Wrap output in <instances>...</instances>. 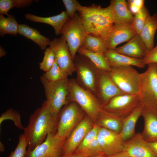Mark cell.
Masks as SVG:
<instances>
[{
	"instance_id": "obj_26",
	"label": "cell",
	"mask_w": 157,
	"mask_h": 157,
	"mask_svg": "<svg viewBox=\"0 0 157 157\" xmlns=\"http://www.w3.org/2000/svg\"><path fill=\"white\" fill-rule=\"evenodd\" d=\"M18 32L34 42L42 50H45L51 41L49 39L42 35L38 30L26 24H19Z\"/></svg>"
},
{
	"instance_id": "obj_34",
	"label": "cell",
	"mask_w": 157,
	"mask_h": 157,
	"mask_svg": "<svg viewBox=\"0 0 157 157\" xmlns=\"http://www.w3.org/2000/svg\"><path fill=\"white\" fill-rule=\"evenodd\" d=\"M42 61L39 63L40 69L46 72L49 71L53 65L55 59L54 53L50 47L46 48L44 52Z\"/></svg>"
},
{
	"instance_id": "obj_28",
	"label": "cell",
	"mask_w": 157,
	"mask_h": 157,
	"mask_svg": "<svg viewBox=\"0 0 157 157\" xmlns=\"http://www.w3.org/2000/svg\"><path fill=\"white\" fill-rule=\"evenodd\" d=\"M19 24L17 21L14 15L9 14L7 17L0 15V35L3 37L7 34L16 36L18 34Z\"/></svg>"
},
{
	"instance_id": "obj_46",
	"label": "cell",
	"mask_w": 157,
	"mask_h": 157,
	"mask_svg": "<svg viewBox=\"0 0 157 157\" xmlns=\"http://www.w3.org/2000/svg\"><path fill=\"white\" fill-rule=\"evenodd\" d=\"M109 156L106 154L104 152L100 154L89 157H108Z\"/></svg>"
},
{
	"instance_id": "obj_2",
	"label": "cell",
	"mask_w": 157,
	"mask_h": 157,
	"mask_svg": "<svg viewBox=\"0 0 157 157\" xmlns=\"http://www.w3.org/2000/svg\"><path fill=\"white\" fill-rule=\"evenodd\" d=\"M77 12L87 34L106 39L112 31L115 23L110 5L104 8L94 4L81 6Z\"/></svg>"
},
{
	"instance_id": "obj_33",
	"label": "cell",
	"mask_w": 157,
	"mask_h": 157,
	"mask_svg": "<svg viewBox=\"0 0 157 157\" xmlns=\"http://www.w3.org/2000/svg\"><path fill=\"white\" fill-rule=\"evenodd\" d=\"M7 119L12 120L17 128L24 130V127L21 122L20 115L17 111L11 108L2 113L0 117V126L3 121Z\"/></svg>"
},
{
	"instance_id": "obj_15",
	"label": "cell",
	"mask_w": 157,
	"mask_h": 157,
	"mask_svg": "<svg viewBox=\"0 0 157 157\" xmlns=\"http://www.w3.org/2000/svg\"><path fill=\"white\" fill-rule=\"evenodd\" d=\"M97 139L103 152L108 156L123 150L124 142L119 133L100 127Z\"/></svg>"
},
{
	"instance_id": "obj_42",
	"label": "cell",
	"mask_w": 157,
	"mask_h": 157,
	"mask_svg": "<svg viewBox=\"0 0 157 157\" xmlns=\"http://www.w3.org/2000/svg\"><path fill=\"white\" fill-rule=\"evenodd\" d=\"M147 143L149 147L157 157V141L153 142H147Z\"/></svg>"
},
{
	"instance_id": "obj_11",
	"label": "cell",
	"mask_w": 157,
	"mask_h": 157,
	"mask_svg": "<svg viewBox=\"0 0 157 157\" xmlns=\"http://www.w3.org/2000/svg\"><path fill=\"white\" fill-rule=\"evenodd\" d=\"M65 140L56 134H49L42 144L32 150H27L24 157H61Z\"/></svg>"
},
{
	"instance_id": "obj_7",
	"label": "cell",
	"mask_w": 157,
	"mask_h": 157,
	"mask_svg": "<svg viewBox=\"0 0 157 157\" xmlns=\"http://www.w3.org/2000/svg\"><path fill=\"white\" fill-rule=\"evenodd\" d=\"M65 106L60 113L56 135L66 139L86 114L75 102H70Z\"/></svg>"
},
{
	"instance_id": "obj_23",
	"label": "cell",
	"mask_w": 157,
	"mask_h": 157,
	"mask_svg": "<svg viewBox=\"0 0 157 157\" xmlns=\"http://www.w3.org/2000/svg\"><path fill=\"white\" fill-rule=\"evenodd\" d=\"M123 119L101 108L95 123L100 127L119 133L122 128Z\"/></svg>"
},
{
	"instance_id": "obj_29",
	"label": "cell",
	"mask_w": 157,
	"mask_h": 157,
	"mask_svg": "<svg viewBox=\"0 0 157 157\" xmlns=\"http://www.w3.org/2000/svg\"><path fill=\"white\" fill-rule=\"evenodd\" d=\"M82 47L94 53H104L107 50L106 39L88 34Z\"/></svg>"
},
{
	"instance_id": "obj_40",
	"label": "cell",
	"mask_w": 157,
	"mask_h": 157,
	"mask_svg": "<svg viewBox=\"0 0 157 157\" xmlns=\"http://www.w3.org/2000/svg\"><path fill=\"white\" fill-rule=\"evenodd\" d=\"M14 7L13 0H0V15L8 16V12Z\"/></svg>"
},
{
	"instance_id": "obj_27",
	"label": "cell",
	"mask_w": 157,
	"mask_h": 157,
	"mask_svg": "<svg viewBox=\"0 0 157 157\" xmlns=\"http://www.w3.org/2000/svg\"><path fill=\"white\" fill-rule=\"evenodd\" d=\"M77 52L88 58L97 69L110 72L111 69L109 63L103 53H94L82 47L78 49Z\"/></svg>"
},
{
	"instance_id": "obj_12",
	"label": "cell",
	"mask_w": 157,
	"mask_h": 157,
	"mask_svg": "<svg viewBox=\"0 0 157 157\" xmlns=\"http://www.w3.org/2000/svg\"><path fill=\"white\" fill-rule=\"evenodd\" d=\"M49 47L53 51L55 60L61 69L68 76L75 72L74 64L66 40L62 35L51 41Z\"/></svg>"
},
{
	"instance_id": "obj_10",
	"label": "cell",
	"mask_w": 157,
	"mask_h": 157,
	"mask_svg": "<svg viewBox=\"0 0 157 157\" xmlns=\"http://www.w3.org/2000/svg\"><path fill=\"white\" fill-rule=\"evenodd\" d=\"M74 62L77 82L95 96L97 68L88 58L80 54L76 56Z\"/></svg>"
},
{
	"instance_id": "obj_43",
	"label": "cell",
	"mask_w": 157,
	"mask_h": 157,
	"mask_svg": "<svg viewBox=\"0 0 157 157\" xmlns=\"http://www.w3.org/2000/svg\"><path fill=\"white\" fill-rule=\"evenodd\" d=\"M108 157H129L125 155L122 151L110 156Z\"/></svg>"
},
{
	"instance_id": "obj_18",
	"label": "cell",
	"mask_w": 157,
	"mask_h": 157,
	"mask_svg": "<svg viewBox=\"0 0 157 157\" xmlns=\"http://www.w3.org/2000/svg\"><path fill=\"white\" fill-rule=\"evenodd\" d=\"M141 116L144 121L142 138L147 142H157V109L143 107Z\"/></svg>"
},
{
	"instance_id": "obj_13",
	"label": "cell",
	"mask_w": 157,
	"mask_h": 157,
	"mask_svg": "<svg viewBox=\"0 0 157 157\" xmlns=\"http://www.w3.org/2000/svg\"><path fill=\"white\" fill-rule=\"evenodd\" d=\"M95 96L101 106L114 97L123 93L117 87L108 72L97 69Z\"/></svg>"
},
{
	"instance_id": "obj_22",
	"label": "cell",
	"mask_w": 157,
	"mask_h": 157,
	"mask_svg": "<svg viewBox=\"0 0 157 157\" xmlns=\"http://www.w3.org/2000/svg\"><path fill=\"white\" fill-rule=\"evenodd\" d=\"M112 10L115 24L131 23L133 16L129 10L125 0H112L110 4Z\"/></svg>"
},
{
	"instance_id": "obj_44",
	"label": "cell",
	"mask_w": 157,
	"mask_h": 157,
	"mask_svg": "<svg viewBox=\"0 0 157 157\" xmlns=\"http://www.w3.org/2000/svg\"><path fill=\"white\" fill-rule=\"evenodd\" d=\"M61 157H83L77 154L74 152L73 153L65 156H62Z\"/></svg>"
},
{
	"instance_id": "obj_17",
	"label": "cell",
	"mask_w": 157,
	"mask_h": 157,
	"mask_svg": "<svg viewBox=\"0 0 157 157\" xmlns=\"http://www.w3.org/2000/svg\"><path fill=\"white\" fill-rule=\"evenodd\" d=\"M137 34L132 23L115 24L106 39L107 49L114 50L122 43L128 42Z\"/></svg>"
},
{
	"instance_id": "obj_39",
	"label": "cell",
	"mask_w": 157,
	"mask_h": 157,
	"mask_svg": "<svg viewBox=\"0 0 157 157\" xmlns=\"http://www.w3.org/2000/svg\"><path fill=\"white\" fill-rule=\"evenodd\" d=\"M142 60L145 65L152 63H157V44L147 52Z\"/></svg>"
},
{
	"instance_id": "obj_21",
	"label": "cell",
	"mask_w": 157,
	"mask_h": 157,
	"mask_svg": "<svg viewBox=\"0 0 157 157\" xmlns=\"http://www.w3.org/2000/svg\"><path fill=\"white\" fill-rule=\"evenodd\" d=\"M103 53L111 67L131 66L143 68L145 65L142 59L130 57L119 53L115 50L107 49Z\"/></svg>"
},
{
	"instance_id": "obj_8",
	"label": "cell",
	"mask_w": 157,
	"mask_h": 157,
	"mask_svg": "<svg viewBox=\"0 0 157 157\" xmlns=\"http://www.w3.org/2000/svg\"><path fill=\"white\" fill-rule=\"evenodd\" d=\"M61 34L65 39L74 61L79 48L82 46L86 34L83 24L76 13L64 25Z\"/></svg>"
},
{
	"instance_id": "obj_36",
	"label": "cell",
	"mask_w": 157,
	"mask_h": 157,
	"mask_svg": "<svg viewBox=\"0 0 157 157\" xmlns=\"http://www.w3.org/2000/svg\"><path fill=\"white\" fill-rule=\"evenodd\" d=\"M27 148L25 137L24 134H22L19 136V142L15 149L7 157H24Z\"/></svg>"
},
{
	"instance_id": "obj_6",
	"label": "cell",
	"mask_w": 157,
	"mask_h": 157,
	"mask_svg": "<svg viewBox=\"0 0 157 157\" xmlns=\"http://www.w3.org/2000/svg\"><path fill=\"white\" fill-rule=\"evenodd\" d=\"M68 78L55 82H50L41 76L40 81L44 88L46 100L53 111L60 113L62 108L70 102Z\"/></svg>"
},
{
	"instance_id": "obj_31",
	"label": "cell",
	"mask_w": 157,
	"mask_h": 157,
	"mask_svg": "<svg viewBox=\"0 0 157 157\" xmlns=\"http://www.w3.org/2000/svg\"><path fill=\"white\" fill-rule=\"evenodd\" d=\"M149 15L148 10L144 5L133 16L132 24L137 34H140Z\"/></svg>"
},
{
	"instance_id": "obj_38",
	"label": "cell",
	"mask_w": 157,
	"mask_h": 157,
	"mask_svg": "<svg viewBox=\"0 0 157 157\" xmlns=\"http://www.w3.org/2000/svg\"><path fill=\"white\" fill-rule=\"evenodd\" d=\"M127 2L128 8L133 15L138 13L144 6V0H129Z\"/></svg>"
},
{
	"instance_id": "obj_4",
	"label": "cell",
	"mask_w": 157,
	"mask_h": 157,
	"mask_svg": "<svg viewBox=\"0 0 157 157\" xmlns=\"http://www.w3.org/2000/svg\"><path fill=\"white\" fill-rule=\"evenodd\" d=\"M147 65V69L140 74L138 95L143 107L157 109V63Z\"/></svg>"
},
{
	"instance_id": "obj_1",
	"label": "cell",
	"mask_w": 157,
	"mask_h": 157,
	"mask_svg": "<svg viewBox=\"0 0 157 157\" xmlns=\"http://www.w3.org/2000/svg\"><path fill=\"white\" fill-rule=\"evenodd\" d=\"M59 115L46 100L31 115L28 124L23 130L27 150H32L43 143L48 134H56Z\"/></svg>"
},
{
	"instance_id": "obj_45",
	"label": "cell",
	"mask_w": 157,
	"mask_h": 157,
	"mask_svg": "<svg viewBox=\"0 0 157 157\" xmlns=\"http://www.w3.org/2000/svg\"><path fill=\"white\" fill-rule=\"evenodd\" d=\"M7 53L5 51L4 49L1 47V45L0 46V57L1 58L2 57L4 56H5Z\"/></svg>"
},
{
	"instance_id": "obj_41",
	"label": "cell",
	"mask_w": 157,
	"mask_h": 157,
	"mask_svg": "<svg viewBox=\"0 0 157 157\" xmlns=\"http://www.w3.org/2000/svg\"><path fill=\"white\" fill-rule=\"evenodd\" d=\"M14 7L22 8L30 6L33 2V0H13Z\"/></svg>"
},
{
	"instance_id": "obj_14",
	"label": "cell",
	"mask_w": 157,
	"mask_h": 157,
	"mask_svg": "<svg viewBox=\"0 0 157 157\" xmlns=\"http://www.w3.org/2000/svg\"><path fill=\"white\" fill-rule=\"evenodd\" d=\"M94 124L92 119L86 114L66 139L61 156L74 153L86 135L93 128Z\"/></svg>"
},
{
	"instance_id": "obj_24",
	"label": "cell",
	"mask_w": 157,
	"mask_h": 157,
	"mask_svg": "<svg viewBox=\"0 0 157 157\" xmlns=\"http://www.w3.org/2000/svg\"><path fill=\"white\" fill-rule=\"evenodd\" d=\"M143 106H138L132 113L124 118L122 128L119 133L124 142L133 137L135 135V126L136 122L141 116Z\"/></svg>"
},
{
	"instance_id": "obj_30",
	"label": "cell",
	"mask_w": 157,
	"mask_h": 157,
	"mask_svg": "<svg viewBox=\"0 0 157 157\" xmlns=\"http://www.w3.org/2000/svg\"><path fill=\"white\" fill-rule=\"evenodd\" d=\"M68 76L60 67L55 60L50 69L41 76L48 81L55 82L68 78Z\"/></svg>"
},
{
	"instance_id": "obj_32",
	"label": "cell",
	"mask_w": 157,
	"mask_h": 157,
	"mask_svg": "<svg viewBox=\"0 0 157 157\" xmlns=\"http://www.w3.org/2000/svg\"><path fill=\"white\" fill-rule=\"evenodd\" d=\"M74 152L83 157L91 156L104 152L98 141L97 137L83 149Z\"/></svg>"
},
{
	"instance_id": "obj_5",
	"label": "cell",
	"mask_w": 157,
	"mask_h": 157,
	"mask_svg": "<svg viewBox=\"0 0 157 157\" xmlns=\"http://www.w3.org/2000/svg\"><path fill=\"white\" fill-rule=\"evenodd\" d=\"M108 73L113 82L123 93L139 94L140 74L132 66L112 67Z\"/></svg>"
},
{
	"instance_id": "obj_35",
	"label": "cell",
	"mask_w": 157,
	"mask_h": 157,
	"mask_svg": "<svg viewBox=\"0 0 157 157\" xmlns=\"http://www.w3.org/2000/svg\"><path fill=\"white\" fill-rule=\"evenodd\" d=\"M100 126L94 123L93 128L87 133L74 152L79 151L90 144L97 136Z\"/></svg>"
},
{
	"instance_id": "obj_16",
	"label": "cell",
	"mask_w": 157,
	"mask_h": 157,
	"mask_svg": "<svg viewBox=\"0 0 157 157\" xmlns=\"http://www.w3.org/2000/svg\"><path fill=\"white\" fill-rule=\"evenodd\" d=\"M122 152L129 157H156L139 132L124 142Z\"/></svg>"
},
{
	"instance_id": "obj_47",
	"label": "cell",
	"mask_w": 157,
	"mask_h": 157,
	"mask_svg": "<svg viewBox=\"0 0 157 157\" xmlns=\"http://www.w3.org/2000/svg\"><path fill=\"white\" fill-rule=\"evenodd\" d=\"M5 151V147L4 144L1 142H0V152L3 153Z\"/></svg>"
},
{
	"instance_id": "obj_25",
	"label": "cell",
	"mask_w": 157,
	"mask_h": 157,
	"mask_svg": "<svg viewBox=\"0 0 157 157\" xmlns=\"http://www.w3.org/2000/svg\"><path fill=\"white\" fill-rule=\"evenodd\" d=\"M157 30V14L156 13L148 17L139 35L147 47L148 51L154 47V36Z\"/></svg>"
},
{
	"instance_id": "obj_20",
	"label": "cell",
	"mask_w": 157,
	"mask_h": 157,
	"mask_svg": "<svg viewBox=\"0 0 157 157\" xmlns=\"http://www.w3.org/2000/svg\"><path fill=\"white\" fill-rule=\"evenodd\" d=\"M25 18L34 22L47 24L53 28L55 34L58 35L61 34V31L64 24L69 19L66 11L63 10L58 15L47 17L38 16L28 13L24 15Z\"/></svg>"
},
{
	"instance_id": "obj_9",
	"label": "cell",
	"mask_w": 157,
	"mask_h": 157,
	"mask_svg": "<svg viewBox=\"0 0 157 157\" xmlns=\"http://www.w3.org/2000/svg\"><path fill=\"white\" fill-rule=\"evenodd\" d=\"M138 94L123 93L117 95L101 106V109L124 119L141 105Z\"/></svg>"
},
{
	"instance_id": "obj_37",
	"label": "cell",
	"mask_w": 157,
	"mask_h": 157,
	"mask_svg": "<svg viewBox=\"0 0 157 157\" xmlns=\"http://www.w3.org/2000/svg\"><path fill=\"white\" fill-rule=\"evenodd\" d=\"M66 12L70 18H72L81 6L76 0H63Z\"/></svg>"
},
{
	"instance_id": "obj_19",
	"label": "cell",
	"mask_w": 157,
	"mask_h": 157,
	"mask_svg": "<svg viewBox=\"0 0 157 157\" xmlns=\"http://www.w3.org/2000/svg\"><path fill=\"white\" fill-rule=\"evenodd\" d=\"M117 52L130 57L142 59L148 52L145 44L137 34L127 42L115 50Z\"/></svg>"
},
{
	"instance_id": "obj_3",
	"label": "cell",
	"mask_w": 157,
	"mask_h": 157,
	"mask_svg": "<svg viewBox=\"0 0 157 157\" xmlns=\"http://www.w3.org/2000/svg\"><path fill=\"white\" fill-rule=\"evenodd\" d=\"M69 102L77 103L95 123L101 106L96 96L81 87L75 80L69 79Z\"/></svg>"
}]
</instances>
